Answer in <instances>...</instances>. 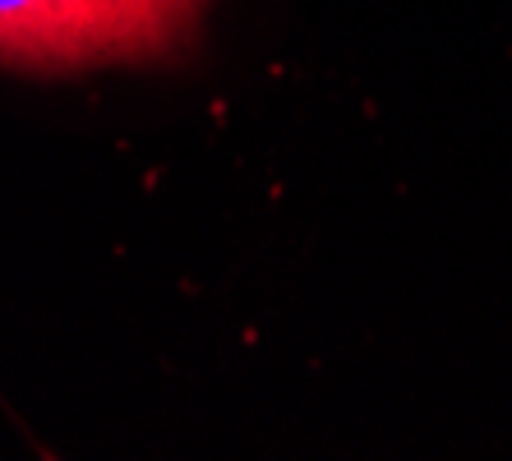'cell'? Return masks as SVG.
I'll return each mask as SVG.
<instances>
[{
	"label": "cell",
	"mask_w": 512,
	"mask_h": 461,
	"mask_svg": "<svg viewBox=\"0 0 512 461\" xmlns=\"http://www.w3.org/2000/svg\"><path fill=\"white\" fill-rule=\"evenodd\" d=\"M213 0H0V70L84 74L194 47Z\"/></svg>",
	"instance_id": "6da1fadb"
}]
</instances>
